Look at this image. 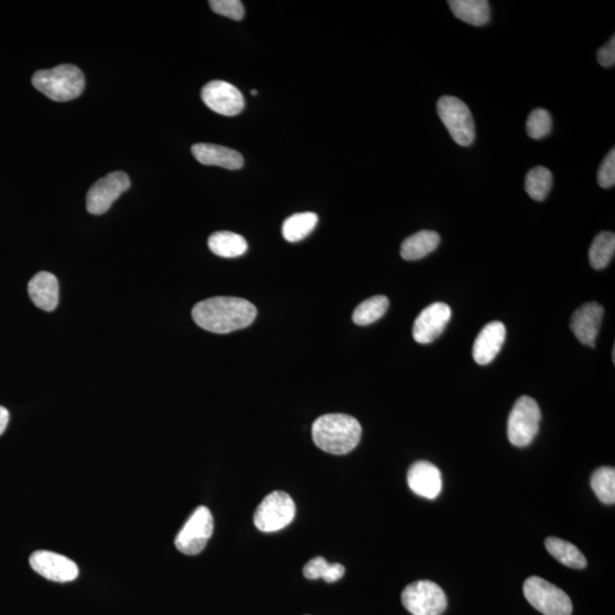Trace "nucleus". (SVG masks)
Masks as SVG:
<instances>
[{
    "label": "nucleus",
    "instance_id": "12",
    "mask_svg": "<svg viewBox=\"0 0 615 615\" xmlns=\"http://www.w3.org/2000/svg\"><path fill=\"white\" fill-rule=\"evenodd\" d=\"M202 99L213 112L221 116L234 117L243 111L244 96L230 82L216 80L209 82L202 89Z\"/></svg>",
    "mask_w": 615,
    "mask_h": 615
},
{
    "label": "nucleus",
    "instance_id": "23",
    "mask_svg": "<svg viewBox=\"0 0 615 615\" xmlns=\"http://www.w3.org/2000/svg\"><path fill=\"white\" fill-rule=\"evenodd\" d=\"M318 216L316 213H295L282 223V236L291 243L302 241L316 228Z\"/></svg>",
    "mask_w": 615,
    "mask_h": 615
},
{
    "label": "nucleus",
    "instance_id": "4",
    "mask_svg": "<svg viewBox=\"0 0 615 615\" xmlns=\"http://www.w3.org/2000/svg\"><path fill=\"white\" fill-rule=\"evenodd\" d=\"M436 111L448 129L451 138L460 146H469L476 139V125L467 105L455 96H442Z\"/></svg>",
    "mask_w": 615,
    "mask_h": 615
},
{
    "label": "nucleus",
    "instance_id": "32",
    "mask_svg": "<svg viewBox=\"0 0 615 615\" xmlns=\"http://www.w3.org/2000/svg\"><path fill=\"white\" fill-rule=\"evenodd\" d=\"M597 61L601 67H610L615 63V38L614 36L610 39L609 43L601 47L597 53Z\"/></svg>",
    "mask_w": 615,
    "mask_h": 615
},
{
    "label": "nucleus",
    "instance_id": "31",
    "mask_svg": "<svg viewBox=\"0 0 615 615\" xmlns=\"http://www.w3.org/2000/svg\"><path fill=\"white\" fill-rule=\"evenodd\" d=\"M597 180L603 189H610L615 184V150L610 149L606 155L603 163L600 164Z\"/></svg>",
    "mask_w": 615,
    "mask_h": 615
},
{
    "label": "nucleus",
    "instance_id": "30",
    "mask_svg": "<svg viewBox=\"0 0 615 615\" xmlns=\"http://www.w3.org/2000/svg\"><path fill=\"white\" fill-rule=\"evenodd\" d=\"M209 4L214 13L231 20L241 21L245 15L243 4L240 0H211Z\"/></svg>",
    "mask_w": 615,
    "mask_h": 615
},
{
    "label": "nucleus",
    "instance_id": "14",
    "mask_svg": "<svg viewBox=\"0 0 615 615\" xmlns=\"http://www.w3.org/2000/svg\"><path fill=\"white\" fill-rule=\"evenodd\" d=\"M604 308L597 302L582 304L573 313L569 327L583 345L594 348L597 335H599L601 321H603Z\"/></svg>",
    "mask_w": 615,
    "mask_h": 615
},
{
    "label": "nucleus",
    "instance_id": "25",
    "mask_svg": "<svg viewBox=\"0 0 615 615\" xmlns=\"http://www.w3.org/2000/svg\"><path fill=\"white\" fill-rule=\"evenodd\" d=\"M389 304V299L384 295L372 296L355 308L353 321L359 326L371 325L384 316Z\"/></svg>",
    "mask_w": 615,
    "mask_h": 615
},
{
    "label": "nucleus",
    "instance_id": "28",
    "mask_svg": "<svg viewBox=\"0 0 615 615\" xmlns=\"http://www.w3.org/2000/svg\"><path fill=\"white\" fill-rule=\"evenodd\" d=\"M553 186V173L545 167H535L527 173L526 191L532 200H544Z\"/></svg>",
    "mask_w": 615,
    "mask_h": 615
},
{
    "label": "nucleus",
    "instance_id": "27",
    "mask_svg": "<svg viewBox=\"0 0 615 615\" xmlns=\"http://www.w3.org/2000/svg\"><path fill=\"white\" fill-rule=\"evenodd\" d=\"M591 489L601 503L613 505L615 503V469L604 466L592 473L590 480Z\"/></svg>",
    "mask_w": 615,
    "mask_h": 615
},
{
    "label": "nucleus",
    "instance_id": "17",
    "mask_svg": "<svg viewBox=\"0 0 615 615\" xmlns=\"http://www.w3.org/2000/svg\"><path fill=\"white\" fill-rule=\"evenodd\" d=\"M191 153L205 166H217L228 170H239L244 164L241 154L235 149L213 144L200 143L191 148Z\"/></svg>",
    "mask_w": 615,
    "mask_h": 615
},
{
    "label": "nucleus",
    "instance_id": "7",
    "mask_svg": "<svg viewBox=\"0 0 615 615\" xmlns=\"http://www.w3.org/2000/svg\"><path fill=\"white\" fill-rule=\"evenodd\" d=\"M401 601L413 615H441L448 605L442 588L428 580L410 583L401 594Z\"/></svg>",
    "mask_w": 615,
    "mask_h": 615
},
{
    "label": "nucleus",
    "instance_id": "11",
    "mask_svg": "<svg viewBox=\"0 0 615 615\" xmlns=\"http://www.w3.org/2000/svg\"><path fill=\"white\" fill-rule=\"evenodd\" d=\"M29 562L34 571L50 581L70 582L79 576V568L72 559L54 551L36 550Z\"/></svg>",
    "mask_w": 615,
    "mask_h": 615
},
{
    "label": "nucleus",
    "instance_id": "19",
    "mask_svg": "<svg viewBox=\"0 0 615 615\" xmlns=\"http://www.w3.org/2000/svg\"><path fill=\"white\" fill-rule=\"evenodd\" d=\"M440 241V235L436 231H421L415 232L401 244V257L408 260V261L425 258L439 246Z\"/></svg>",
    "mask_w": 615,
    "mask_h": 615
},
{
    "label": "nucleus",
    "instance_id": "15",
    "mask_svg": "<svg viewBox=\"0 0 615 615\" xmlns=\"http://www.w3.org/2000/svg\"><path fill=\"white\" fill-rule=\"evenodd\" d=\"M407 481L415 494L426 499H436L442 489L440 469L425 460H419L410 466Z\"/></svg>",
    "mask_w": 615,
    "mask_h": 615
},
{
    "label": "nucleus",
    "instance_id": "2",
    "mask_svg": "<svg viewBox=\"0 0 615 615\" xmlns=\"http://www.w3.org/2000/svg\"><path fill=\"white\" fill-rule=\"evenodd\" d=\"M312 432L319 449L328 454L345 455L358 446L363 428L350 415L327 414L313 422Z\"/></svg>",
    "mask_w": 615,
    "mask_h": 615
},
{
    "label": "nucleus",
    "instance_id": "24",
    "mask_svg": "<svg viewBox=\"0 0 615 615\" xmlns=\"http://www.w3.org/2000/svg\"><path fill=\"white\" fill-rule=\"evenodd\" d=\"M615 253V235L610 231H601L592 241L589 249L590 266L601 271L609 266Z\"/></svg>",
    "mask_w": 615,
    "mask_h": 615
},
{
    "label": "nucleus",
    "instance_id": "34",
    "mask_svg": "<svg viewBox=\"0 0 615 615\" xmlns=\"http://www.w3.org/2000/svg\"><path fill=\"white\" fill-rule=\"evenodd\" d=\"M251 94H252V95H257V94H258V91H257V90H252V91H251Z\"/></svg>",
    "mask_w": 615,
    "mask_h": 615
},
{
    "label": "nucleus",
    "instance_id": "21",
    "mask_svg": "<svg viewBox=\"0 0 615 615\" xmlns=\"http://www.w3.org/2000/svg\"><path fill=\"white\" fill-rule=\"evenodd\" d=\"M209 249L218 257L237 258L248 250V241L243 236L231 231L213 232L208 241Z\"/></svg>",
    "mask_w": 615,
    "mask_h": 615
},
{
    "label": "nucleus",
    "instance_id": "8",
    "mask_svg": "<svg viewBox=\"0 0 615 615\" xmlns=\"http://www.w3.org/2000/svg\"><path fill=\"white\" fill-rule=\"evenodd\" d=\"M295 504L284 491H273L258 506L254 513L255 527L262 532L282 530L293 521Z\"/></svg>",
    "mask_w": 615,
    "mask_h": 615
},
{
    "label": "nucleus",
    "instance_id": "22",
    "mask_svg": "<svg viewBox=\"0 0 615 615\" xmlns=\"http://www.w3.org/2000/svg\"><path fill=\"white\" fill-rule=\"evenodd\" d=\"M545 546L549 554L565 567L579 569L587 567L585 555L569 542L559 539V538L549 537L547 538Z\"/></svg>",
    "mask_w": 615,
    "mask_h": 615
},
{
    "label": "nucleus",
    "instance_id": "3",
    "mask_svg": "<svg viewBox=\"0 0 615 615\" xmlns=\"http://www.w3.org/2000/svg\"><path fill=\"white\" fill-rule=\"evenodd\" d=\"M32 85L55 102H67L79 97L85 89V76L79 67L64 64L49 70L36 72Z\"/></svg>",
    "mask_w": 615,
    "mask_h": 615
},
{
    "label": "nucleus",
    "instance_id": "18",
    "mask_svg": "<svg viewBox=\"0 0 615 615\" xmlns=\"http://www.w3.org/2000/svg\"><path fill=\"white\" fill-rule=\"evenodd\" d=\"M27 291L32 302L44 312L56 309L59 299L57 278L53 273L41 272L31 278Z\"/></svg>",
    "mask_w": 615,
    "mask_h": 615
},
{
    "label": "nucleus",
    "instance_id": "29",
    "mask_svg": "<svg viewBox=\"0 0 615 615\" xmlns=\"http://www.w3.org/2000/svg\"><path fill=\"white\" fill-rule=\"evenodd\" d=\"M551 126L550 113L545 108H536L528 118L527 132L532 139H542L550 134Z\"/></svg>",
    "mask_w": 615,
    "mask_h": 615
},
{
    "label": "nucleus",
    "instance_id": "16",
    "mask_svg": "<svg viewBox=\"0 0 615 615\" xmlns=\"http://www.w3.org/2000/svg\"><path fill=\"white\" fill-rule=\"evenodd\" d=\"M506 328L503 323H487L478 333L473 344V358L478 364H487L496 358L503 346Z\"/></svg>",
    "mask_w": 615,
    "mask_h": 615
},
{
    "label": "nucleus",
    "instance_id": "13",
    "mask_svg": "<svg viewBox=\"0 0 615 615\" xmlns=\"http://www.w3.org/2000/svg\"><path fill=\"white\" fill-rule=\"evenodd\" d=\"M450 317L451 309L448 304L436 302L427 305L414 323V340L421 344L431 343L445 331Z\"/></svg>",
    "mask_w": 615,
    "mask_h": 615
},
{
    "label": "nucleus",
    "instance_id": "9",
    "mask_svg": "<svg viewBox=\"0 0 615 615\" xmlns=\"http://www.w3.org/2000/svg\"><path fill=\"white\" fill-rule=\"evenodd\" d=\"M212 533V514L205 506H199L178 533L176 548L185 555H198L205 548Z\"/></svg>",
    "mask_w": 615,
    "mask_h": 615
},
{
    "label": "nucleus",
    "instance_id": "5",
    "mask_svg": "<svg viewBox=\"0 0 615 615\" xmlns=\"http://www.w3.org/2000/svg\"><path fill=\"white\" fill-rule=\"evenodd\" d=\"M524 596L544 615H571L572 601L565 591L545 579L530 577L523 585Z\"/></svg>",
    "mask_w": 615,
    "mask_h": 615
},
{
    "label": "nucleus",
    "instance_id": "33",
    "mask_svg": "<svg viewBox=\"0 0 615 615\" xmlns=\"http://www.w3.org/2000/svg\"><path fill=\"white\" fill-rule=\"evenodd\" d=\"M8 422H9L8 410L3 407V405H0V436L3 435L5 430H6Z\"/></svg>",
    "mask_w": 615,
    "mask_h": 615
},
{
    "label": "nucleus",
    "instance_id": "10",
    "mask_svg": "<svg viewBox=\"0 0 615 615\" xmlns=\"http://www.w3.org/2000/svg\"><path fill=\"white\" fill-rule=\"evenodd\" d=\"M130 185V178L126 172L109 173L91 186L86 198L87 210L96 216L108 211L112 204L129 190Z\"/></svg>",
    "mask_w": 615,
    "mask_h": 615
},
{
    "label": "nucleus",
    "instance_id": "26",
    "mask_svg": "<svg viewBox=\"0 0 615 615\" xmlns=\"http://www.w3.org/2000/svg\"><path fill=\"white\" fill-rule=\"evenodd\" d=\"M344 573L345 569L343 565L340 563L330 564L322 556L310 559L303 568L304 577L310 579V580L323 579V580L330 583L340 580L344 576Z\"/></svg>",
    "mask_w": 615,
    "mask_h": 615
},
{
    "label": "nucleus",
    "instance_id": "6",
    "mask_svg": "<svg viewBox=\"0 0 615 615\" xmlns=\"http://www.w3.org/2000/svg\"><path fill=\"white\" fill-rule=\"evenodd\" d=\"M541 412L539 405L531 396L523 395L515 403L509 414L507 435L510 444L527 446L539 432Z\"/></svg>",
    "mask_w": 615,
    "mask_h": 615
},
{
    "label": "nucleus",
    "instance_id": "20",
    "mask_svg": "<svg viewBox=\"0 0 615 615\" xmlns=\"http://www.w3.org/2000/svg\"><path fill=\"white\" fill-rule=\"evenodd\" d=\"M451 12L460 21L482 26L490 21L491 11L487 0H449Z\"/></svg>",
    "mask_w": 615,
    "mask_h": 615
},
{
    "label": "nucleus",
    "instance_id": "1",
    "mask_svg": "<svg viewBox=\"0 0 615 615\" xmlns=\"http://www.w3.org/2000/svg\"><path fill=\"white\" fill-rule=\"evenodd\" d=\"M191 316L203 330L227 334L251 325L257 317V308L248 300L216 296L195 304Z\"/></svg>",
    "mask_w": 615,
    "mask_h": 615
}]
</instances>
